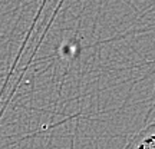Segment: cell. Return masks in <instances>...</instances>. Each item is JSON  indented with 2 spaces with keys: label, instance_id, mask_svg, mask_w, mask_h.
Here are the masks:
<instances>
[{
  "label": "cell",
  "instance_id": "6da1fadb",
  "mask_svg": "<svg viewBox=\"0 0 155 149\" xmlns=\"http://www.w3.org/2000/svg\"><path fill=\"white\" fill-rule=\"evenodd\" d=\"M125 149H155V122L134 135Z\"/></svg>",
  "mask_w": 155,
  "mask_h": 149
}]
</instances>
